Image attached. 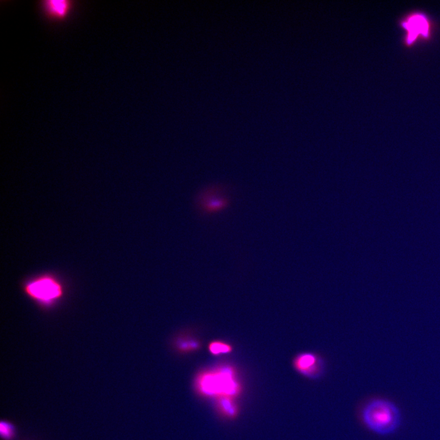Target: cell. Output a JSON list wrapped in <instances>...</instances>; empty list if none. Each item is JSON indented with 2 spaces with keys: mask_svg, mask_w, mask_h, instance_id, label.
<instances>
[{
  "mask_svg": "<svg viewBox=\"0 0 440 440\" xmlns=\"http://www.w3.org/2000/svg\"><path fill=\"white\" fill-rule=\"evenodd\" d=\"M24 293L37 303L44 306L53 305L65 293L62 283L54 275L38 276L24 284Z\"/></svg>",
  "mask_w": 440,
  "mask_h": 440,
  "instance_id": "7a4b0ae2",
  "label": "cell"
},
{
  "mask_svg": "<svg viewBox=\"0 0 440 440\" xmlns=\"http://www.w3.org/2000/svg\"><path fill=\"white\" fill-rule=\"evenodd\" d=\"M0 435L2 440H14L17 437V428L11 421L2 420L0 423Z\"/></svg>",
  "mask_w": 440,
  "mask_h": 440,
  "instance_id": "52a82bcc",
  "label": "cell"
},
{
  "mask_svg": "<svg viewBox=\"0 0 440 440\" xmlns=\"http://www.w3.org/2000/svg\"><path fill=\"white\" fill-rule=\"evenodd\" d=\"M405 30L407 31V42L408 44H412L419 36L428 37L429 31V25L425 15L414 14L408 18L402 23Z\"/></svg>",
  "mask_w": 440,
  "mask_h": 440,
  "instance_id": "8992f818",
  "label": "cell"
},
{
  "mask_svg": "<svg viewBox=\"0 0 440 440\" xmlns=\"http://www.w3.org/2000/svg\"><path fill=\"white\" fill-rule=\"evenodd\" d=\"M234 371L229 367L220 368L202 376L200 386L208 394H220L224 396H234L238 391Z\"/></svg>",
  "mask_w": 440,
  "mask_h": 440,
  "instance_id": "277c9868",
  "label": "cell"
},
{
  "mask_svg": "<svg viewBox=\"0 0 440 440\" xmlns=\"http://www.w3.org/2000/svg\"><path fill=\"white\" fill-rule=\"evenodd\" d=\"M362 418L368 429L380 436L396 433L402 423L399 407L394 402L384 398L368 402L363 410Z\"/></svg>",
  "mask_w": 440,
  "mask_h": 440,
  "instance_id": "6da1fadb",
  "label": "cell"
},
{
  "mask_svg": "<svg viewBox=\"0 0 440 440\" xmlns=\"http://www.w3.org/2000/svg\"><path fill=\"white\" fill-rule=\"evenodd\" d=\"M228 189L224 185H212L201 190L196 198V206L201 215L209 216L225 210L230 205Z\"/></svg>",
  "mask_w": 440,
  "mask_h": 440,
  "instance_id": "3957f363",
  "label": "cell"
},
{
  "mask_svg": "<svg viewBox=\"0 0 440 440\" xmlns=\"http://www.w3.org/2000/svg\"><path fill=\"white\" fill-rule=\"evenodd\" d=\"M209 349L211 354L217 355L229 353L232 351V347L222 342L214 341L209 344Z\"/></svg>",
  "mask_w": 440,
  "mask_h": 440,
  "instance_id": "9c48e42d",
  "label": "cell"
},
{
  "mask_svg": "<svg viewBox=\"0 0 440 440\" xmlns=\"http://www.w3.org/2000/svg\"><path fill=\"white\" fill-rule=\"evenodd\" d=\"M293 366L299 373L309 378H319L323 374V362L314 354H299L294 360Z\"/></svg>",
  "mask_w": 440,
  "mask_h": 440,
  "instance_id": "5b68a950",
  "label": "cell"
},
{
  "mask_svg": "<svg viewBox=\"0 0 440 440\" xmlns=\"http://www.w3.org/2000/svg\"><path fill=\"white\" fill-rule=\"evenodd\" d=\"M47 9L56 15H63L68 9V2L64 0H50L46 1Z\"/></svg>",
  "mask_w": 440,
  "mask_h": 440,
  "instance_id": "ba28073f",
  "label": "cell"
},
{
  "mask_svg": "<svg viewBox=\"0 0 440 440\" xmlns=\"http://www.w3.org/2000/svg\"><path fill=\"white\" fill-rule=\"evenodd\" d=\"M220 405L222 410L228 415L234 416L235 413V408L231 401L227 396H222L220 400Z\"/></svg>",
  "mask_w": 440,
  "mask_h": 440,
  "instance_id": "30bf717a",
  "label": "cell"
},
{
  "mask_svg": "<svg viewBox=\"0 0 440 440\" xmlns=\"http://www.w3.org/2000/svg\"><path fill=\"white\" fill-rule=\"evenodd\" d=\"M179 348L183 351H190L195 350L198 347L197 342L193 341H183L180 343Z\"/></svg>",
  "mask_w": 440,
  "mask_h": 440,
  "instance_id": "8fae6325",
  "label": "cell"
}]
</instances>
